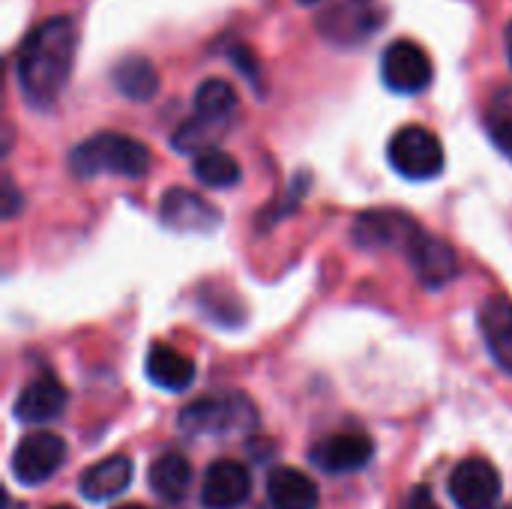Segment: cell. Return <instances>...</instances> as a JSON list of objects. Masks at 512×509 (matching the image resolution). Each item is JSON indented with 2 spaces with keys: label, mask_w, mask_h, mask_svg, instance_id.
Wrapping results in <instances>:
<instances>
[{
  "label": "cell",
  "mask_w": 512,
  "mask_h": 509,
  "mask_svg": "<svg viewBox=\"0 0 512 509\" xmlns=\"http://www.w3.org/2000/svg\"><path fill=\"white\" fill-rule=\"evenodd\" d=\"M192 486V465L183 453H162L150 465V489L162 501H183Z\"/></svg>",
  "instance_id": "ffe728a7"
},
{
  "label": "cell",
  "mask_w": 512,
  "mask_h": 509,
  "mask_svg": "<svg viewBox=\"0 0 512 509\" xmlns=\"http://www.w3.org/2000/svg\"><path fill=\"white\" fill-rule=\"evenodd\" d=\"M480 327L486 336V348L501 372L512 375V300L495 294L480 309Z\"/></svg>",
  "instance_id": "9a60e30c"
},
{
  "label": "cell",
  "mask_w": 512,
  "mask_h": 509,
  "mask_svg": "<svg viewBox=\"0 0 512 509\" xmlns=\"http://www.w3.org/2000/svg\"><path fill=\"white\" fill-rule=\"evenodd\" d=\"M66 462V444L54 432H30L12 453V474L21 486L48 483Z\"/></svg>",
  "instance_id": "52a82bcc"
},
{
  "label": "cell",
  "mask_w": 512,
  "mask_h": 509,
  "mask_svg": "<svg viewBox=\"0 0 512 509\" xmlns=\"http://www.w3.org/2000/svg\"><path fill=\"white\" fill-rule=\"evenodd\" d=\"M192 171L204 186H213V189H228L240 180V165L234 162L231 153H225L219 147H207V150L195 153Z\"/></svg>",
  "instance_id": "7402d4cb"
},
{
  "label": "cell",
  "mask_w": 512,
  "mask_h": 509,
  "mask_svg": "<svg viewBox=\"0 0 512 509\" xmlns=\"http://www.w3.org/2000/svg\"><path fill=\"white\" fill-rule=\"evenodd\" d=\"M375 444L363 432H339L312 447V462L327 474H351L372 462Z\"/></svg>",
  "instance_id": "4fadbf2b"
},
{
  "label": "cell",
  "mask_w": 512,
  "mask_h": 509,
  "mask_svg": "<svg viewBox=\"0 0 512 509\" xmlns=\"http://www.w3.org/2000/svg\"><path fill=\"white\" fill-rule=\"evenodd\" d=\"M255 426V408L243 396H204L183 408L180 429L189 435L246 432Z\"/></svg>",
  "instance_id": "5b68a950"
},
{
  "label": "cell",
  "mask_w": 512,
  "mask_h": 509,
  "mask_svg": "<svg viewBox=\"0 0 512 509\" xmlns=\"http://www.w3.org/2000/svg\"><path fill=\"white\" fill-rule=\"evenodd\" d=\"M237 111V93L222 78H207L195 90V114L177 126L174 147L183 153H201L213 147V135H219Z\"/></svg>",
  "instance_id": "3957f363"
},
{
  "label": "cell",
  "mask_w": 512,
  "mask_h": 509,
  "mask_svg": "<svg viewBox=\"0 0 512 509\" xmlns=\"http://www.w3.org/2000/svg\"><path fill=\"white\" fill-rule=\"evenodd\" d=\"M267 498L273 509H318V486L297 468H273L267 474Z\"/></svg>",
  "instance_id": "ac0fdd59"
},
{
  "label": "cell",
  "mask_w": 512,
  "mask_h": 509,
  "mask_svg": "<svg viewBox=\"0 0 512 509\" xmlns=\"http://www.w3.org/2000/svg\"><path fill=\"white\" fill-rule=\"evenodd\" d=\"M504 509H512V504H510V507H504Z\"/></svg>",
  "instance_id": "f546056e"
},
{
  "label": "cell",
  "mask_w": 512,
  "mask_h": 509,
  "mask_svg": "<svg viewBox=\"0 0 512 509\" xmlns=\"http://www.w3.org/2000/svg\"><path fill=\"white\" fill-rule=\"evenodd\" d=\"M300 3H321V0H300Z\"/></svg>",
  "instance_id": "83f0119b"
},
{
  "label": "cell",
  "mask_w": 512,
  "mask_h": 509,
  "mask_svg": "<svg viewBox=\"0 0 512 509\" xmlns=\"http://www.w3.org/2000/svg\"><path fill=\"white\" fill-rule=\"evenodd\" d=\"M159 219L180 234H207L219 225V210L198 192L174 186L162 195Z\"/></svg>",
  "instance_id": "8fae6325"
},
{
  "label": "cell",
  "mask_w": 512,
  "mask_h": 509,
  "mask_svg": "<svg viewBox=\"0 0 512 509\" xmlns=\"http://www.w3.org/2000/svg\"><path fill=\"white\" fill-rule=\"evenodd\" d=\"M117 509H144V507H138V504H126V507H117Z\"/></svg>",
  "instance_id": "4316f807"
},
{
  "label": "cell",
  "mask_w": 512,
  "mask_h": 509,
  "mask_svg": "<svg viewBox=\"0 0 512 509\" xmlns=\"http://www.w3.org/2000/svg\"><path fill=\"white\" fill-rule=\"evenodd\" d=\"M51 509H72V507H51Z\"/></svg>",
  "instance_id": "f1b7e54d"
},
{
  "label": "cell",
  "mask_w": 512,
  "mask_h": 509,
  "mask_svg": "<svg viewBox=\"0 0 512 509\" xmlns=\"http://www.w3.org/2000/svg\"><path fill=\"white\" fill-rule=\"evenodd\" d=\"M111 81H114V87H117L123 96H129V99H135V102H147V99H153L156 90H159V75H156L153 63L144 60V57H135V54H132V57H123V60L114 66Z\"/></svg>",
  "instance_id": "44dd1931"
},
{
  "label": "cell",
  "mask_w": 512,
  "mask_h": 509,
  "mask_svg": "<svg viewBox=\"0 0 512 509\" xmlns=\"http://www.w3.org/2000/svg\"><path fill=\"white\" fill-rule=\"evenodd\" d=\"M486 132L492 144L512 159V87H498L486 108Z\"/></svg>",
  "instance_id": "603a6c76"
},
{
  "label": "cell",
  "mask_w": 512,
  "mask_h": 509,
  "mask_svg": "<svg viewBox=\"0 0 512 509\" xmlns=\"http://www.w3.org/2000/svg\"><path fill=\"white\" fill-rule=\"evenodd\" d=\"M420 231V225L402 213V210H366L357 216L354 222V243L366 246V249H408V243L414 240V234Z\"/></svg>",
  "instance_id": "7c38bea8"
},
{
  "label": "cell",
  "mask_w": 512,
  "mask_h": 509,
  "mask_svg": "<svg viewBox=\"0 0 512 509\" xmlns=\"http://www.w3.org/2000/svg\"><path fill=\"white\" fill-rule=\"evenodd\" d=\"M381 78L393 93H423L435 78V66L417 42L396 39L381 54Z\"/></svg>",
  "instance_id": "ba28073f"
},
{
  "label": "cell",
  "mask_w": 512,
  "mask_h": 509,
  "mask_svg": "<svg viewBox=\"0 0 512 509\" xmlns=\"http://www.w3.org/2000/svg\"><path fill=\"white\" fill-rule=\"evenodd\" d=\"M504 45H507V57H510V66H512V21L507 24V30H504Z\"/></svg>",
  "instance_id": "484cf974"
},
{
  "label": "cell",
  "mask_w": 512,
  "mask_h": 509,
  "mask_svg": "<svg viewBox=\"0 0 512 509\" xmlns=\"http://www.w3.org/2000/svg\"><path fill=\"white\" fill-rule=\"evenodd\" d=\"M69 171L81 180L99 177V174L144 177L150 171V150L138 138H129L120 132H99L81 141L78 147H72Z\"/></svg>",
  "instance_id": "7a4b0ae2"
},
{
  "label": "cell",
  "mask_w": 512,
  "mask_h": 509,
  "mask_svg": "<svg viewBox=\"0 0 512 509\" xmlns=\"http://www.w3.org/2000/svg\"><path fill=\"white\" fill-rule=\"evenodd\" d=\"M390 165L408 180H432L444 171V147L426 126H402L387 147Z\"/></svg>",
  "instance_id": "277c9868"
},
{
  "label": "cell",
  "mask_w": 512,
  "mask_h": 509,
  "mask_svg": "<svg viewBox=\"0 0 512 509\" xmlns=\"http://www.w3.org/2000/svg\"><path fill=\"white\" fill-rule=\"evenodd\" d=\"M252 492V477L240 462L222 459L207 468L201 483V504L207 509L240 507Z\"/></svg>",
  "instance_id": "5bb4252c"
},
{
  "label": "cell",
  "mask_w": 512,
  "mask_h": 509,
  "mask_svg": "<svg viewBox=\"0 0 512 509\" xmlns=\"http://www.w3.org/2000/svg\"><path fill=\"white\" fill-rule=\"evenodd\" d=\"M450 498L459 509H492L501 498V474L486 459H465L450 474Z\"/></svg>",
  "instance_id": "9c48e42d"
},
{
  "label": "cell",
  "mask_w": 512,
  "mask_h": 509,
  "mask_svg": "<svg viewBox=\"0 0 512 509\" xmlns=\"http://www.w3.org/2000/svg\"><path fill=\"white\" fill-rule=\"evenodd\" d=\"M381 24L384 9L378 0H339L318 15V33L339 48L363 45Z\"/></svg>",
  "instance_id": "8992f818"
},
{
  "label": "cell",
  "mask_w": 512,
  "mask_h": 509,
  "mask_svg": "<svg viewBox=\"0 0 512 509\" xmlns=\"http://www.w3.org/2000/svg\"><path fill=\"white\" fill-rule=\"evenodd\" d=\"M147 378L159 390L180 393L195 381V363L171 345H153L147 354Z\"/></svg>",
  "instance_id": "d6986e66"
},
{
  "label": "cell",
  "mask_w": 512,
  "mask_h": 509,
  "mask_svg": "<svg viewBox=\"0 0 512 509\" xmlns=\"http://www.w3.org/2000/svg\"><path fill=\"white\" fill-rule=\"evenodd\" d=\"M405 255L411 258V267L417 273V279L426 288H444L459 276V255L450 243H444L441 237L429 234V231H417L414 240L408 243Z\"/></svg>",
  "instance_id": "30bf717a"
},
{
  "label": "cell",
  "mask_w": 512,
  "mask_h": 509,
  "mask_svg": "<svg viewBox=\"0 0 512 509\" xmlns=\"http://www.w3.org/2000/svg\"><path fill=\"white\" fill-rule=\"evenodd\" d=\"M402 509H441V507H438V501L432 498V492H429V489H414V492H411V498L405 501V507Z\"/></svg>",
  "instance_id": "cb8c5ba5"
},
{
  "label": "cell",
  "mask_w": 512,
  "mask_h": 509,
  "mask_svg": "<svg viewBox=\"0 0 512 509\" xmlns=\"http://www.w3.org/2000/svg\"><path fill=\"white\" fill-rule=\"evenodd\" d=\"M66 408V390L54 375L33 378L15 399V417L21 423H48Z\"/></svg>",
  "instance_id": "2e32d148"
},
{
  "label": "cell",
  "mask_w": 512,
  "mask_h": 509,
  "mask_svg": "<svg viewBox=\"0 0 512 509\" xmlns=\"http://www.w3.org/2000/svg\"><path fill=\"white\" fill-rule=\"evenodd\" d=\"M75 45H78V30L69 15L45 18L21 39L15 57V75H18L21 96L30 105L48 108L57 102V96L63 93L72 75Z\"/></svg>",
  "instance_id": "6da1fadb"
},
{
  "label": "cell",
  "mask_w": 512,
  "mask_h": 509,
  "mask_svg": "<svg viewBox=\"0 0 512 509\" xmlns=\"http://www.w3.org/2000/svg\"><path fill=\"white\" fill-rule=\"evenodd\" d=\"M15 204H18V192H15L12 183H6V207H3V213L12 216V213H15Z\"/></svg>",
  "instance_id": "d4e9b609"
},
{
  "label": "cell",
  "mask_w": 512,
  "mask_h": 509,
  "mask_svg": "<svg viewBox=\"0 0 512 509\" xmlns=\"http://www.w3.org/2000/svg\"><path fill=\"white\" fill-rule=\"evenodd\" d=\"M132 483V462L126 456H108L99 465H90L81 480L78 489L87 501H111L120 492H126Z\"/></svg>",
  "instance_id": "e0dca14e"
}]
</instances>
